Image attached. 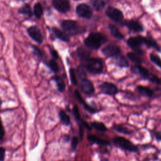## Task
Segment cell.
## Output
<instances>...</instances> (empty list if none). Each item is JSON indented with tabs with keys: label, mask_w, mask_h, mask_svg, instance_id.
I'll return each mask as SVG.
<instances>
[{
	"label": "cell",
	"mask_w": 161,
	"mask_h": 161,
	"mask_svg": "<svg viewBox=\"0 0 161 161\" xmlns=\"http://www.w3.org/2000/svg\"><path fill=\"white\" fill-rule=\"evenodd\" d=\"M106 37L102 33H92L85 39L84 43L88 48L97 50L101 46V45L106 43Z\"/></svg>",
	"instance_id": "6da1fadb"
},
{
	"label": "cell",
	"mask_w": 161,
	"mask_h": 161,
	"mask_svg": "<svg viewBox=\"0 0 161 161\" xmlns=\"http://www.w3.org/2000/svg\"><path fill=\"white\" fill-rule=\"evenodd\" d=\"M131 72L139 75L143 79H145L152 83L159 84L161 82L160 79L155 75L150 73L146 68L140 65V64H136L131 67Z\"/></svg>",
	"instance_id": "7a4b0ae2"
},
{
	"label": "cell",
	"mask_w": 161,
	"mask_h": 161,
	"mask_svg": "<svg viewBox=\"0 0 161 161\" xmlns=\"http://www.w3.org/2000/svg\"><path fill=\"white\" fill-rule=\"evenodd\" d=\"M85 67L91 74H99L103 72V64L99 58H88L85 60Z\"/></svg>",
	"instance_id": "3957f363"
},
{
	"label": "cell",
	"mask_w": 161,
	"mask_h": 161,
	"mask_svg": "<svg viewBox=\"0 0 161 161\" xmlns=\"http://www.w3.org/2000/svg\"><path fill=\"white\" fill-rule=\"evenodd\" d=\"M113 143L115 146L128 152H136L138 150V148L136 145L133 144L128 139L122 136L114 137L113 139Z\"/></svg>",
	"instance_id": "277c9868"
},
{
	"label": "cell",
	"mask_w": 161,
	"mask_h": 161,
	"mask_svg": "<svg viewBox=\"0 0 161 161\" xmlns=\"http://www.w3.org/2000/svg\"><path fill=\"white\" fill-rule=\"evenodd\" d=\"M62 28L69 35H76L82 33L85 29L79 26L76 21L72 20H64L61 23Z\"/></svg>",
	"instance_id": "5b68a950"
},
{
	"label": "cell",
	"mask_w": 161,
	"mask_h": 161,
	"mask_svg": "<svg viewBox=\"0 0 161 161\" xmlns=\"http://www.w3.org/2000/svg\"><path fill=\"white\" fill-rule=\"evenodd\" d=\"M145 37L142 36H138L135 37H130L127 40L128 45L134 50L136 53L141 55L143 53V51L141 49L140 47L144 44Z\"/></svg>",
	"instance_id": "8992f818"
},
{
	"label": "cell",
	"mask_w": 161,
	"mask_h": 161,
	"mask_svg": "<svg viewBox=\"0 0 161 161\" xmlns=\"http://www.w3.org/2000/svg\"><path fill=\"white\" fill-rule=\"evenodd\" d=\"M106 14L114 22L120 25H124L123 14L122 12L118 9L113 7H109L106 10Z\"/></svg>",
	"instance_id": "52a82bcc"
},
{
	"label": "cell",
	"mask_w": 161,
	"mask_h": 161,
	"mask_svg": "<svg viewBox=\"0 0 161 161\" xmlns=\"http://www.w3.org/2000/svg\"><path fill=\"white\" fill-rule=\"evenodd\" d=\"M99 89L103 94L109 96L116 95L118 92V89L116 86L111 82H103L99 86Z\"/></svg>",
	"instance_id": "ba28073f"
},
{
	"label": "cell",
	"mask_w": 161,
	"mask_h": 161,
	"mask_svg": "<svg viewBox=\"0 0 161 161\" xmlns=\"http://www.w3.org/2000/svg\"><path fill=\"white\" fill-rule=\"evenodd\" d=\"M102 53L108 57H114L117 55H120L121 49L120 48L113 44H109L104 47L102 49Z\"/></svg>",
	"instance_id": "9c48e42d"
},
{
	"label": "cell",
	"mask_w": 161,
	"mask_h": 161,
	"mask_svg": "<svg viewBox=\"0 0 161 161\" xmlns=\"http://www.w3.org/2000/svg\"><path fill=\"white\" fill-rule=\"evenodd\" d=\"M76 13L79 16L87 19L91 18L92 15V9L86 4H79L76 8Z\"/></svg>",
	"instance_id": "30bf717a"
},
{
	"label": "cell",
	"mask_w": 161,
	"mask_h": 161,
	"mask_svg": "<svg viewBox=\"0 0 161 161\" xmlns=\"http://www.w3.org/2000/svg\"><path fill=\"white\" fill-rule=\"evenodd\" d=\"M80 89L84 94L87 95H91L95 91L92 82L87 79H82L80 82Z\"/></svg>",
	"instance_id": "8fae6325"
},
{
	"label": "cell",
	"mask_w": 161,
	"mask_h": 161,
	"mask_svg": "<svg viewBox=\"0 0 161 161\" xmlns=\"http://www.w3.org/2000/svg\"><path fill=\"white\" fill-rule=\"evenodd\" d=\"M54 8L61 13H66L70 9V3L69 0H53Z\"/></svg>",
	"instance_id": "7c38bea8"
},
{
	"label": "cell",
	"mask_w": 161,
	"mask_h": 161,
	"mask_svg": "<svg viewBox=\"0 0 161 161\" xmlns=\"http://www.w3.org/2000/svg\"><path fill=\"white\" fill-rule=\"evenodd\" d=\"M28 33L29 35L37 43H41L43 41V36L40 30L35 26L30 27L28 29Z\"/></svg>",
	"instance_id": "4fadbf2b"
},
{
	"label": "cell",
	"mask_w": 161,
	"mask_h": 161,
	"mask_svg": "<svg viewBox=\"0 0 161 161\" xmlns=\"http://www.w3.org/2000/svg\"><path fill=\"white\" fill-rule=\"evenodd\" d=\"M124 25L131 31L134 32H141L143 30L142 25L136 20H129L124 22Z\"/></svg>",
	"instance_id": "5bb4252c"
},
{
	"label": "cell",
	"mask_w": 161,
	"mask_h": 161,
	"mask_svg": "<svg viewBox=\"0 0 161 161\" xmlns=\"http://www.w3.org/2000/svg\"><path fill=\"white\" fill-rule=\"evenodd\" d=\"M75 96L77 99L79 101V102L81 104H82V105L84 106V108H85L86 110H87V111H88L89 112H90L91 113H94L95 112H96V110L94 108H92L91 106H90L89 105H88V104L86 103V101H85L83 99V98L82 97V96H81L80 94L79 93V92L78 91H77V90L75 91Z\"/></svg>",
	"instance_id": "9a60e30c"
},
{
	"label": "cell",
	"mask_w": 161,
	"mask_h": 161,
	"mask_svg": "<svg viewBox=\"0 0 161 161\" xmlns=\"http://www.w3.org/2000/svg\"><path fill=\"white\" fill-rule=\"evenodd\" d=\"M114 62L116 65L119 67H129V63L127 59L123 55H117L113 57Z\"/></svg>",
	"instance_id": "2e32d148"
},
{
	"label": "cell",
	"mask_w": 161,
	"mask_h": 161,
	"mask_svg": "<svg viewBox=\"0 0 161 161\" xmlns=\"http://www.w3.org/2000/svg\"><path fill=\"white\" fill-rule=\"evenodd\" d=\"M136 90L141 95L143 96L150 97L153 94V91L148 87H146L143 86H138L136 87Z\"/></svg>",
	"instance_id": "e0dca14e"
},
{
	"label": "cell",
	"mask_w": 161,
	"mask_h": 161,
	"mask_svg": "<svg viewBox=\"0 0 161 161\" xmlns=\"http://www.w3.org/2000/svg\"><path fill=\"white\" fill-rule=\"evenodd\" d=\"M144 44H145L148 47L153 48L156 49V50H157L158 52L161 51V48L159 46V45L157 43V42L154 39H153L150 36L145 37Z\"/></svg>",
	"instance_id": "ac0fdd59"
},
{
	"label": "cell",
	"mask_w": 161,
	"mask_h": 161,
	"mask_svg": "<svg viewBox=\"0 0 161 161\" xmlns=\"http://www.w3.org/2000/svg\"><path fill=\"white\" fill-rule=\"evenodd\" d=\"M87 139L91 142L97 143L98 145H110V143L108 141L101 139L100 138H99L95 135H89L87 136Z\"/></svg>",
	"instance_id": "d6986e66"
},
{
	"label": "cell",
	"mask_w": 161,
	"mask_h": 161,
	"mask_svg": "<svg viewBox=\"0 0 161 161\" xmlns=\"http://www.w3.org/2000/svg\"><path fill=\"white\" fill-rule=\"evenodd\" d=\"M108 28L109 29L110 33L114 37H115L118 40H122L124 38L123 35L119 31V30L116 26L109 24L108 26Z\"/></svg>",
	"instance_id": "ffe728a7"
},
{
	"label": "cell",
	"mask_w": 161,
	"mask_h": 161,
	"mask_svg": "<svg viewBox=\"0 0 161 161\" xmlns=\"http://www.w3.org/2000/svg\"><path fill=\"white\" fill-rule=\"evenodd\" d=\"M52 30H53L54 34L55 35V36L58 38H59L60 40L64 41V42H69V35L67 34L65 32L62 31L61 30H60L56 28H53Z\"/></svg>",
	"instance_id": "44dd1931"
},
{
	"label": "cell",
	"mask_w": 161,
	"mask_h": 161,
	"mask_svg": "<svg viewBox=\"0 0 161 161\" xmlns=\"http://www.w3.org/2000/svg\"><path fill=\"white\" fill-rule=\"evenodd\" d=\"M138 55L139 54H138L136 53L129 52V53H127V57L132 62L136 63V64H140V65L143 62V60Z\"/></svg>",
	"instance_id": "7402d4cb"
},
{
	"label": "cell",
	"mask_w": 161,
	"mask_h": 161,
	"mask_svg": "<svg viewBox=\"0 0 161 161\" xmlns=\"http://www.w3.org/2000/svg\"><path fill=\"white\" fill-rule=\"evenodd\" d=\"M52 79L56 82L58 90L60 92H64L65 91V83H64L63 79L58 76L53 77H52Z\"/></svg>",
	"instance_id": "603a6c76"
},
{
	"label": "cell",
	"mask_w": 161,
	"mask_h": 161,
	"mask_svg": "<svg viewBox=\"0 0 161 161\" xmlns=\"http://www.w3.org/2000/svg\"><path fill=\"white\" fill-rule=\"evenodd\" d=\"M59 117L60 119L62 121V123L65 125H69L70 122V117L69 116L65 113V111L64 110H60L59 112Z\"/></svg>",
	"instance_id": "cb8c5ba5"
},
{
	"label": "cell",
	"mask_w": 161,
	"mask_h": 161,
	"mask_svg": "<svg viewBox=\"0 0 161 161\" xmlns=\"http://www.w3.org/2000/svg\"><path fill=\"white\" fill-rule=\"evenodd\" d=\"M113 129L115 131H116L119 133H123V134L130 135L131 133V131L130 130H128L127 128H126L125 126H123L122 125H120L114 124L113 126Z\"/></svg>",
	"instance_id": "d4e9b609"
},
{
	"label": "cell",
	"mask_w": 161,
	"mask_h": 161,
	"mask_svg": "<svg viewBox=\"0 0 161 161\" xmlns=\"http://www.w3.org/2000/svg\"><path fill=\"white\" fill-rule=\"evenodd\" d=\"M91 126L94 128L95 130L99 131H106L107 130V128L106 126L104 125V123L101 122H98V121H94L91 123Z\"/></svg>",
	"instance_id": "484cf974"
},
{
	"label": "cell",
	"mask_w": 161,
	"mask_h": 161,
	"mask_svg": "<svg viewBox=\"0 0 161 161\" xmlns=\"http://www.w3.org/2000/svg\"><path fill=\"white\" fill-rule=\"evenodd\" d=\"M34 14L36 18H40L43 14V8L40 3H37L34 6Z\"/></svg>",
	"instance_id": "4316f807"
},
{
	"label": "cell",
	"mask_w": 161,
	"mask_h": 161,
	"mask_svg": "<svg viewBox=\"0 0 161 161\" xmlns=\"http://www.w3.org/2000/svg\"><path fill=\"white\" fill-rule=\"evenodd\" d=\"M92 3L94 8L97 11L102 10L105 6V3L103 0H93Z\"/></svg>",
	"instance_id": "83f0119b"
},
{
	"label": "cell",
	"mask_w": 161,
	"mask_h": 161,
	"mask_svg": "<svg viewBox=\"0 0 161 161\" xmlns=\"http://www.w3.org/2000/svg\"><path fill=\"white\" fill-rule=\"evenodd\" d=\"M19 12L23 14H25L28 16H32V11L31 9V7L28 5V4H25V6H23V7H21L19 10Z\"/></svg>",
	"instance_id": "f1b7e54d"
},
{
	"label": "cell",
	"mask_w": 161,
	"mask_h": 161,
	"mask_svg": "<svg viewBox=\"0 0 161 161\" xmlns=\"http://www.w3.org/2000/svg\"><path fill=\"white\" fill-rule=\"evenodd\" d=\"M150 59L153 64L161 69V58L159 56L154 53H151L150 54Z\"/></svg>",
	"instance_id": "f546056e"
},
{
	"label": "cell",
	"mask_w": 161,
	"mask_h": 161,
	"mask_svg": "<svg viewBox=\"0 0 161 161\" xmlns=\"http://www.w3.org/2000/svg\"><path fill=\"white\" fill-rule=\"evenodd\" d=\"M77 55H79V57H80L81 58L85 60L86 59L89 58L88 57H89V53L84 48H79V49H77Z\"/></svg>",
	"instance_id": "4dcf8cb0"
},
{
	"label": "cell",
	"mask_w": 161,
	"mask_h": 161,
	"mask_svg": "<svg viewBox=\"0 0 161 161\" xmlns=\"http://www.w3.org/2000/svg\"><path fill=\"white\" fill-rule=\"evenodd\" d=\"M48 66L50 68V69L52 71H53L54 72H57L58 71V70H59L58 64H57V63L56 62V61L54 59H52V60H50L49 61Z\"/></svg>",
	"instance_id": "1f68e13d"
},
{
	"label": "cell",
	"mask_w": 161,
	"mask_h": 161,
	"mask_svg": "<svg viewBox=\"0 0 161 161\" xmlns=\"http://www.w3.org/2000/svg\"><path fill=\"white\" fill-rule=\"evenodd\" d=\"M69 74H70V77L71 82L73 84L76 85L77 83V78H76L75 70L73 69H70V70H69Z\"/></svg>",
	"instance_id": "d6a6232c"
},
{
	"label": "cell",
	"mask_w": 161,
	"mask_h": 161,
	"mask_svg": "<svg viewBox=\"0 0 161 161\" xmlns=\"http://www.w3.org/2000/svg\"><path fill=\"white\" fill-rule=\"evenodd\" d=\"M77 75L78 76L83 79H85V77H86V74H85V72L84 70V68L81 66L79 67L78 69H77Z\"/></svg>",
	"instance_id": "836d02e7"
},
{
	"label": "cell",
	"mask_w": 161,
	"mask_h": 161,
	"mask_svg": "<svg viewBox=\"0 0 161 161\" xmlns=\"http://www.w3.org/2000/svg\"><path fill=\"white\" fill-rule=\"evenodd\" d=\"M73 113H74V115L75 116V118L76 120H79L80 119V113H79V111L78 109V107L75 105L74 106V109H73Z\"/></svg>",
	"instance_id": "e575fe53"
},
{
	"label": "cell",
	"mask_w": 161,
	"mask_h": 161,
	"mask_svg": "<svg viewBox=\"0 0 161 161\" xmlns=\"http://www.w3.org/2000/svg\"><path fill=\"white\" fill-rule=\"evenodd\" d=\"M78 142H79V139L77 136H74L72 140V143H71V146H72V150H75L77 146V144H78Z\"/></svg>",
	"instance_id": "d590c367"
},
{
	"label": "cell",
	"mask_w": 161,
	"mask_h": 161,
	"mask_svg": "<svg viewBox=\"0 0 161 161\" xmlns=\"http://www.w3.org/2000/svg\"><path fill=\"white\" fill-rule=\"evenodd\" d=\"M4 133L5 132H4V127H3L1 118H0V142L3 140V138L4 137Z\"/></svg>",
	"instance_id": "8d00e7d4"
},
{
	"label": "cell",
	"mask_w": 161,
	"mask_h": 161,
	"mask_svg": "<svg viewBox=\"0 0 161 161\" xmlns=\"http://www.w3.org/2000/svg\"><path fill=\"white\" fill-rule=\"evenodd\" d=\"M5 157V149L0 147V161H4Z\"/></svg>",
	"instance_id": "74e56055"
},
{
	"label": "cell",
	"mask_w": 161,
	"mask_h": 161,
	"mask_svg": "<svg viewBox=\"0 0 161 161\" xmlns=\"http://www.w3.org/2000/svg\"><path fill=\"white\" fill-rule=\"evenodd\" d=\"M153 134L156 140L161 141V131H155Z\"/></svg>",
	"instance_id": "f35d334b"
},
{
	"label": "cell",
	"mask_w": 161,
	"mask_h": 161,
	"mask_svg": "<svg viewBox=\"0 0 161 161\" xmlns=\"http://www.w3.org/2000/svg\"><path fill=\"white\" fill-rule=\"evenodd\" d=\"M50 52H51V54H52V55L53 56V57L55 59L58 58V53H57V52L55 50H52Z\"/></svg>",
	"instance_id": "ab89813d"
},
{
	"label": "cell",
	"mask_w": 161,
	"mask_h": 161,
	"mask_svg": "<svg viewBox=\"0 0 161 161\" xmlns=\"http://www.w3.org/2000/svg\"><path fill=\"white\" fill-rule=\"evenodd\" d=\"M82 123L83 126H84V128H86V129H87V130H91V126L88 125V123H87V122H86V121H82Z\"/></svg>",
	"instance_id": "60d3db41"
},
{
	"label": "cell",
	"mask_w": 161,
	"mask_h": 161,
	"mask_svg": "<svg viewBox=\"0 0 161 161\" xmlns=\"http://www.w3.org/2000/svg\"><path fill=\"white\" fill-rule=\"evenodd\" d=\"M33 47V48H34V50H35V52L36 53V54L38 55V56H39V57H42V53L40 52V50L38 48H36V47Z\"/></svg>",
	"instance_id": "b9f144b4"
},
{
	"label": "cell",
	"mask_w": 161,
	"mask_h": 161,
	"mask_svg": "<svg viewBox=\"0 0 161 161\" xmlns=\"http://www.w3.org/2000/svg\"><path fill=\"white\" fill-rule=\"evenodd\" d=\"M79 134H80V139H82V136H83V129H82V128L80 126H79Z\"/></svg>",
	"instance_id": "7bdbcfd3"
},
{
	"label": "cell",
	"mask_w": 161,
	"mask_h": 161,
	"mask_svg": "<svg viewBox=\"0 0 161 161\" xmlns=\"http://www.w3.org/2000/svg\"><path fill=\"white\" fill-rule=\"evenodd\" d=\"M1 103H2V102H1V100L0 99V108H1Z\"/></svg>",
	"instance_id": "ee69618b"
},
{
	"label": "cell",
	"mask_w": 161,
	"mask_h": 161,
	"mask_svg": "<svg viewBox=\"0 0 161 161\" xmlns=\"http://www.w3.org/2000/svg\"><path fill=\"white\" fill-rule=\"evenodd\" d=\"M160 80H161V79H160Z\"/></svg>",
	"instance_id": "f6af8a7d"
}]
</instances>
